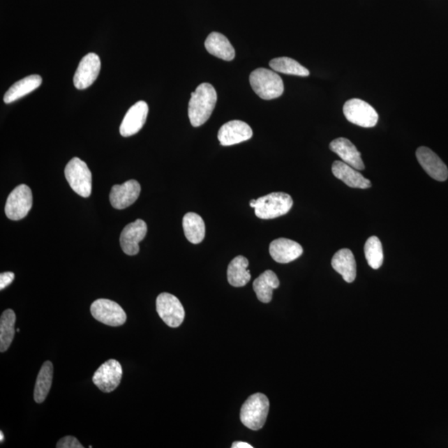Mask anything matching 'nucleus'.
<instances>
[{
  "label": "nucleus",
  "mask_w": 448,
  "mask_h": 448,
  "mask_svg": "<svg viewBox=\"0 0 448 448\" xmlns=\"http://www.w3.org/2000/svg\"><path fill=\"white\" fill-rule=\"evenodd\" d=\"M156 310L160 318L170 327L177 328L184 322V306L177 297L170 293H161L156 299Z\"/></svg>",
  "instance_id": "6e6552de"
},
{
  "label": "nucleus",
  "mask_w": 448,
  "mask_h": 448,
  "mask_svg": "<svg viewBox=\"0 0 448 448\" xmlns=\"http://www.w3.org/2000/svg\"><path fill=\"white\" fill-rule=\"evenodd\" d=\"M183 228L186 239L193 244H199L204 239L205 224L199 214L188 213L183 218Z\"/></svg>",
  "instance_id": "393cba45"
},
{
  "label": "nucleus",
  "mask_w": 448,
  "mask_h": 448,
  "mask_svg": "<svg viewBox=\"0 0 448 448\" xmlns=\"http://www.w3.org/2000/svg\"><path fill=\"white\" fill-rule=\"evenodd\" d=\"M269 253L274 261L285 264L300 257L303 248L295 241L281 238L271 241Z\"/></svg>",
  "instance_id": "f3484780"
},
{
  "label": "nucleus",
  "mask_w": 448,
  "mask_h": 448,
  "mask_svg": "<svg viewBox=\"0 0 448 448\" xmlns=\"http://www.w3.org/2000/svg\"><path fill=\"white\" fill-rule=\"evenodd\" d=\"M417 159L430 177L438 181H445L448 178V169L443 161L432 149L421 147L417 149Z\"/></svg>",
  "instance_id": "2eb2a0df"
},
{
  "label": "nucleus",
  "mask_w": 448,
  "mask_h": 448,
  "mask_svg": "<svg viewBox=\"0 0 448 448\" xmlns=\"http://www.w3.org/2000/svg\"><path fill=\"white\" fill-rule=\"evenodd\" d=\"M253 130L247 123L241 121H231L222 126L218 138L223 147L247 142L252 138Z\"/></svg>",
  "instance_id": "f8f14e48"
},
{
  "label": "nucleus",
  "mask_w": 448,
  "mask_h": 448,
  "mask_svg": "<svg viewBox=\"0 0 448 448\" xmlns=\"http://www.w3.org/2000/svg\"><path fill=\"white\" fill-rule=\"evenodd\" d=\"M217 100L216 90L207 82L202 83L192 92L188 113L193 126L199 127L209 119Z\"/></svg>",
  "instance_id": "f257e3e1"
},
{
  "label": "nucleus",
  "mask_w": 448,
  "mask_h": 448,
  "mask_svg": "<svg viewBox=\"0 0 448 448\" xmlns=\"http://www.w3.org/2000/svg\"><path fill=\"white\" fill-rule=\"evenodd\" d=\"M364 254L368 266L377 270L383 264L384 252L381 241L375 236L371 237L364 245Z\"/></svg>",
  "instance_id": "c85d7f7f"
},
{
  "label": "nucleus",
  "mask_w": 448,
  "mask_h": 448,
  "mask_svg": "<svg viewBox=\"0 0 448 448\" xmlns=\"http://www.w3.org/2000/svg\"><path fill=\"white\" fill-rule=\"evenodd\" d=\"M250 84L259 98L272 100L280 98L284 92L283 79L271 70L257 68L250 74Z\"/></svg>",
  "instance_id": "f03ea898"
},
{
  "label": "nucleus",
  "mask_w": 448,
  "mask_h": 448,
  "mask_svg": "<svg viewBox=\"0 0 448 448\" xmlns=\"http://www.w3.org/2000/svg\"><path fill=\"white\" fill-rule=\"evenodd\" d=\"M52 376H54V366L52 362L46 361L38 373L36 384H35V402L38 403L45 402L51 389Z\"/></svg>",
  "instance_id": "a878e982"
},
{
  "label": "nucleus",
  "mask_w": 448,
  "mask_h": 448,
  "mask_svg": "<svg viewBox=\"0 0 448 448\" xmlns=\"http://www.w3.org/2000/svg\"><path fill=\"white\" fill-rule=\"evenodd\" d=\"M255 203H256V200H251V202H250V207L254 209L255 208Z\"/></svg>",
  "instance_id": "473e14b6"
},
{
  "label": "nucleus",
  "mask_w": 448,
  "mask_h": 448,
  "mask_svg": "<svg viewBox=\"0 0 448 448\" xmlns=\"http://www.w3.org/2000/svg\"><path fill=\"white\" fill-rule=\"evenodd\" d=\"M65 177L78 195L89 197L91 194V173L84 161L74 157L65 168Z\"/></svg>",
  "instance_id": "39448f33"
},
{
  "label": "nucleus",
  "mask_w": 448,
  "mask_h": 448,
  "mask_svg": "<svg viewBox=\"0 0 448 448\" xmlns=\"http://www.w3.org/2000/svg\"><path fill=\"white\" fill-rule=\"evenodd\" d=\"M56 447L58 448H83L80 442L76 438L72 436H67L60 439Z\"/></svg>",
  "instance_id": "c756f323"
},
{
  "label": "nucleus",
  "mask_w": 448,
  "mask_h": 448,
  "mask_svg": "<svg viewBox=\"0 0 448 448\" xmlns=\"http://www.w3.org/2000/svg\"><path fill=\"white\" fill-rule=\"evenodd\" d=\"M15 278L14 272L11 271L3 272V274H0V290H3L8 285H10L13 281L15 280Z\"/></svg>",
  "instance_id": "7c9ffc66"
},
{
  "label": "nucleus",
  "mask_w": 448,
  "mask_h": 448,
  "mask_svg": "<svg viewBox=\"0 0 448 448\" xmlns=\"http://www.w3.org/2000/svg\"><path fill=\"white\" fill-rule=\"evenodd\" d=\"M332 172L337 179L342 180L349 187L364 190V188H371L372 186L370 180L364 178L357 170L343 161L334 162Z\"/></svg>",
  "instance_id": "6ab92c4d"
},
{
  "label": "nucleus",
  "mask_w": 448,
  "mask_h": 448,
  "mask_svg": "<svg viewBox=\"0 0 448 448\" xmlns=\"http://www.w3.org/2000/svg\"><path fill=\"white\" fill-rule=\"evenodd\" d=\"M16 315L10 309L4 311L0 318V351L2 353L10 348L15 335Z\"/></svg>",
  "instance_id": "bb28decb"
},
{
  "label": "nucleus",
  "mask_w": 448,
  "mask_h": 448,
  "mask_svg": "<svg viewBox=\"0 0 448 448\" xmlns=\"http://www.w3.org/2000/svg\"><path fill=\"white\" fill-rule=\"evenodd\" d=\"M270 67L274 71L299 77H308L309 70L303 67L296 60L290 58H278L270 61Z\"/></svg>",
  "instance_id": "cd10ccee"
},
{
  "label": "nucleus",
  "mask_w": 448,
  "mask_h": 448,
  "mask_svg": "<svg viewBox=\"0 0 448 448\" xmlns=\"http://www.w3.org/2000/svg\"><path fill=\"white\" fill-rule=\"evenodd\" d=\"M292 197L283 192H275L256 200L255 214L259 218L272 219L283 216L292 208Z\"/></svg>",
  "instance_id": "20e7f679"
},
{
  "label": "nucleus",
  "mask_w": 448,
  "mask_h": 448,
  "mask_svg": "<svg viewBox=\"0 0 448 448\" xmlns=\"http://www.w3.org/2000/svg\"><path fill=\"white\" fill-rule=\"evenodd\" d=\"M331 265L338 274L343 276L346 283H353L357 278V262L350 249H341L334 255Z\"/></svg>",
  "instance_id": "aec40b11"
},
{
  "label": "nucleus",
  "mask_w": 448,
  "mask_h": 448,
  "mask_svg": "<svg viewBox=\"0 0 448 448\" xmlns=\"http://www.w3.org/2000/svg\"><path fill=\"white\" fill-rule=\"evenodd\" d=\"M279 285V279L275 272L267 270L254 281L253 290L259 301L262 303H269L272 299L274 290L278 288Z\"/></svg>",
  "instance_id": "5701e85b"
},
{
  "label": "nucleus",
  "mask_w": 448,
  "mask_h": 448,
  "mask_svg": "<svg viewBox=\"0 0 448 448\" xmlns=\"http://www.w3.org/2000/svg\"><path fill=\"white\" fill-rule=\"evenodd\" d=\"M92 316L110 327H120L126 322V314L117 302L108 299H98L91 306Z\"/></svg>",
  "instance_id": "1a4fd4ad"
},
{
  "label": "nucleus",
  "mask_w": 448,
  "mask_h": 448,
  "mask_svg": "<svg viewBox=\"0 0 448 448\" xmlns=\"http://www.w3.org/2000/svg\"><path fill=\"white\" fill-rule=\"evenodd\" d=\"M269 407V401L265 394L257 393L251 395L241 408V424L253 431L261 429L266 423Z\"/></svg>",
  "instance_id": "7ed1b4c3"
},
{
  "label": "nucleus",
  "mask_w": 448,
  "mask_h": 448,
  "mask_svg": "<svg viewBox=\"0 0 448 448\" xmlns=\"http://www.w3.org/2000/svg\"><path fill=\"white\" fill-rule=\"evenodd\" d=\"M248 259L244 256L232 259L227 267V281L232 287H244L250 282L251 274L248 269Z\"/></svg>",
  "instance_id": "b1692460"
},
{
  "label": "nucleus",
  "mask_w": 448,
  "mask_h": 448,
  "mask_svg": "<svg viewBox=\"0 0 448 448\" xmlns=\"http://www.w3.org/2000/svg\"><path fill=\"white\" fill-rule=\"evenodd\" d=\"M205 48L210 54L225 61H232L235 58L234 47L222 33L214 32L210 33L205 41Z\"/></svg>",
  "instance_id": "4be33fe9"
},
{
  "label": "nucleus",
  "mask_w": 448,
  "mask_h": 448,
  "mask_svg": "<svg viewBox=\"0 0 448 448\" xmlns=\"http://www.w3.org/2000/svg\"><path fill=\"white\" fill-rule=\"evenodd\" d=\"M32 206V191L26 184H20L8 197L6 205V216L11 221H21L27 216Z\"/></svg>",
  "instance_id": "0eeeda50"
},
{
  "label": "nucleus",
  "mask_w": 448,
  "mask_h": 448,
  "mask_svg": "<svg viewBox=\"0 0 448 448\" xmlns=\"http://www.w3.org/2000/svg\"><path fill=\"white\" fill-rule=\"evenodd\" d=\"M4 440V436L3 432H0V442H3Z\"/></svg>",
  "instance_id": "72a5a7b5"
},
{
  "label": "nucleus",
  "mask_w": 448,
  "mask_h": 448,
  "mask_svg": "<svg viewBox=\"0 0 448 448\" xmlns=\"http://www.w3.org/2000/svg\"><path fill=\"white\" fill-rule=\"evenodd\" d=\"M147 234V225L142 219L127 224L122 230L120 238L123 252L130 256L137 254L140 251L139 243L144 239Z\"/></svg>",
  "instance_id": "ddd939ff"
},
{
  "label": "nucleus",
  "mask_w": 448,
  "mask_h": 448,
  "mask_svg": "<svg viewBox=\"0 0 448 448\" xmlns=\"http://www.w3.org/2000/svg\"><path fill=\"white\" fill-rule=\"evenodd\" d=\"M43 79L39 75H30V76L21 79L13 85L10 89L6 91L3 96V102L6 104H10L15 100L24 98L26 95L30 94L38 89L42 84Z\"/></svg>",
  "instance_id": "412c9836"
},
{
  "label": "nucleus",
  "mask_w": 448,
  "mask_h": 448,
  "mask_svg": "<svg viewBox=\"0 0 448 448\" xmlns=\"http://www.w3.org/2000/svg\"><path fill=\"white\" fill-rule=\"evenodd\" d=\"M140 194V186L135 179L123 184H116L110 193V202L113 208L124 209L133 204Z\"/></svg>",
  "instance_id": "4468645a"
},
{
  "label": "nucleus",
  "mask_w": 448,
  "mask_h": 448,
  "mask_svg": "<svg viewBox=\"0 0 448 448\" xmlns=\"http://www.w3.org/2000/svg\"><path fill=\"white\" fill-rule=\"evenodd\" d=\"M329 149L340 156L345 163L353 167L355 170H363L366 168L361 159V154L348 139L340 137L334 140L329 144Z\"/></svg>",
  "instance_id": "a211bd4d"
},
{
  "label": "nucleus",
  "mask_w": 448,
  "mask_h": 448,
  "mask_svg": "<svg viewBox=\"0 0 448 448\" xmlns=\"http://www.w3.org/2000/svg\"><path fill=\"white\" fill-rule=\"evenodd\" d=\"M252 445H250L249 443L244 442H235L232 443V448H253Z\"/></svg>",
  "instance_id": "2f4dec72"
},
{
  "label": "nucleus",
  "mask_w": 448,
  "mask_h": 448,
  "mask_svg": "<svg viewBox=\"0 0 448 448\" xmlns=\"http://www.w3.org/2000/svg\"><path fill=\"white\" fill-rule=\"evenodd\" d=\"M343 112L347 120L364 128L375 126L379 121L375 109L364 100L357 98L347 100Z\"/></svg>",
  "instance_id": "423d86ee"
},
{
  "label": "nucleus",
  "mask_w": 448,
  "mask_h": 448,
  "mask_svg": "<svg viewBox=\"0 0 448 448\" xmlns=\"http://www.w3.org/2000/svg\"><path fill=\"white\" fill-rule=\"evenodd\" d=\"M149 107L146 102L140 100L133 105L126 114L120 126V133L124 137L138 133L147 121Z\"/></svg>",
  "instance_id": "dca6fc26"
},
{
  "label": "nucleus",
  "mask_w": 448,
  "mask_h": 448,
  "mask_svg": "<svg viewBox=\"0 0 448 448\" xmlns=\"http://www.w3.org/2000/svg\"><path fill=\"white\" fill-rule=\"evenodd\" d=\"M100 70L99 57L94 52L83 57L73 77L74 86L78 90H84L94 84Z\"/></svg>",
  "instance_id": "9b49d317"
},
{
  "label": "nucleus",
  "mask_w": 448,
  "mask_h": 448,
  "mask_svg": "<svg viewBox=\"0 0 448 448\" xmlns=\"http://www.w3.org/2000/svg\"><path fill=\"white\" fill-rule=\"evenodd\" d=\"M123 375L121 364L116 359H109L98 368L92 381L104 393H111L119 386Z\"/></svg>",
  "instance_id": "9d476101"
}]
</instances>
